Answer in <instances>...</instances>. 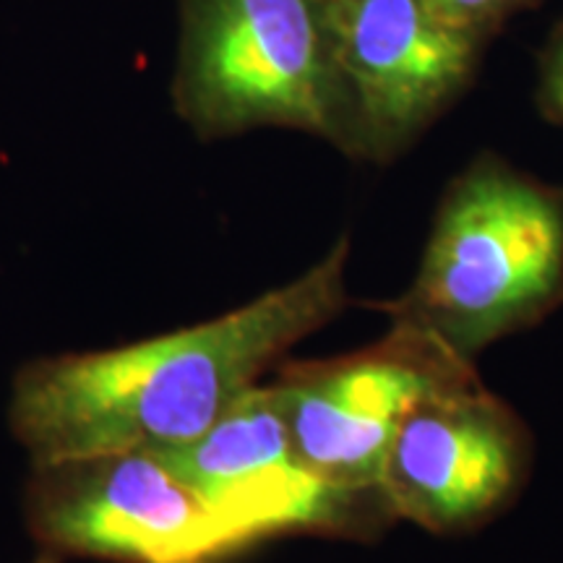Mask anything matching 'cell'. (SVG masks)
<instances>
[{
    "instance_id": "3957f363",
    "label": "cell",
    "mask_w": 563,
    "mask_h": 563,
    "mask_svg": "<svg viewBox=\"0 0 563 563\" xmlns=\"http://www.w3.org/2000/svg\"><path fill=\"white\" fill-rule=\"evenodd\" d=\"M173 108L203 141L292 129L350 152L329 0H178Z\"/></svg>"
},
{
    "instance_id": "7a4b0ae2",
    "label": "cell",
    "mask_w": 563,
    "mask_h": 563,
    "mask_svg": "<svg viewBox=\"0 0 563 563\" xmlns=\"http://www.w3.org/2000/svg\"><path fill=\"white\" fill-rule=\"evenodd\" d=\"M561 302L563 191L483 157L443 194L412 285L378 311L473 363Z\"/></svg>"
},
{
    "instance_id": "30bf717a",
    "label": "cell",
    "mask_w": 563,
    "mask_h": 563,
    "mask_svg": "<svg viewBox=\"0 0 563 563\" xmlns=\"http://www.w3.org/2000/svg\"><path fill=\"white\" fill-rule=\"evenodd\" d=\"M545 102L551 104V110L559 112L563 121V37L553 47L545 66Z\"/></svg>"
},
{
    "instance_id": "9c48e42d",
    "label": "cell",
    "mask_w": 563,
    "mask_h": 563,
    "mask_svg": "<svg viewBox=\"0 0 563 563\" xmlns=\"http://www.w3.org/2000/svg\"><path fill=\"white\" fill-rule=\"evenodd\" d=\"M443 21L481 37L488 26L509 16L525 0H426Z\"/></svg>"
},
{
    "instance_id": "8fae6325",
    "label": "cell",
    "mask_w": 563,
    "mask_h": 563,
    "mask_svg": "<svg viewBox=\"0 0 563 563\" xmlns=\"http://www.w3.org/2000/svg\"><path fill=\"white\" fill-rule=\"evenodd\" d=\"M30 563H60V555L53 553V551H45V548H42V551L34 555Z\"/></svg>"
},
{
    "instance_id": "6da1fadb",
    "label": "cell",
    "mask_w": 563,
    "mask_h": 563,
    "mask_svg": "<svg viewBox=\"0 0 563 563\" xmlns=\"http://www.w3.org/2000/svg\"><path fill=\"white\" fill-rule=\"evenodd\" d=\"M342 238L298 279L235 311L115 350L34 361L16 376L11 428L34 467L199 439L302 336L347 306Z\"/></svg>"
},
{
    "instance_id": "5b68a950",
    "label": "cell",
    "mask_w": 563,
    "mask_h": 563,
    "mask_svg": "<svg viewBox=\"0 0 563 563\" xmlns=\"http://www.w3.org/2000/svg\"><path fill=\"white\" fill-rule=\"evenodd\" d=\"M475 376L439 340L391 321L382 342L285 365L272 386L300 462L334 488L386 504L382 475L399 426L426 397Z\"/></svg>"
},
{
    "instance_id": "277c9868",
    "label": "cell",
    "mask_w": 563,
    "mask_h": 563,
    "mask_svg": "<svg viewBox=\"0 0 563 563\" xmlns=\"http://www.w3.org/2000/svg\"><path fill=\"white\" fill-rule=\"evenodd\" d=\"M26 517L45 551L115 563H222L256 545L157 452L34 467Z\"/></svg>"
},
{
    "instance_id": "ba28073f",
    "label": "cell",
    "mask_w": 563,
    "mask_h": 563,
    "mask_svg": "<svg viewBox=\"0 0 563 563\" xmlns=\"http://www.w3.org/2000/svg\"><path fill=\"white\" fill-rule=\"evenodd\" d=\"M527 470L525 422L475 376L407 415L386 456L382 493L394 519L462 534L490 522L522 488Z\"/></svg>"
},
{
    "instance_id": "8992f818",
    "label": "cell",
    "mask_w": 563,
    "mask_h": 563,
    "mask_svg": "<svg viewBox=\"0 0 563 563\" xmlns=\"http://www.w3.org/2000/svg\"><path fill=\"white\" fill-rule=\"evenodd\" d=\"M157 454L253 543L287 532L373 538L394 522L382 498L334 488L300 462L272 384L253 386L188 446Z\"/></svg>"
},
{
    "instance_id": "52a82bcc",
    "label": "cell",
    "mask_w": 563,
    "mask_h": 563,
    "mask_svg": "<svg viewBox=\"0 0 563 563\" xmlns=\"http://www.w3.org/2000/svg\"><path fill=\"white\" fill-rule=\"evenodd\" d=\"M352 157L407 150L460 95L481 37L426 0H329Z\"/></svg>"
}]
</instances>
